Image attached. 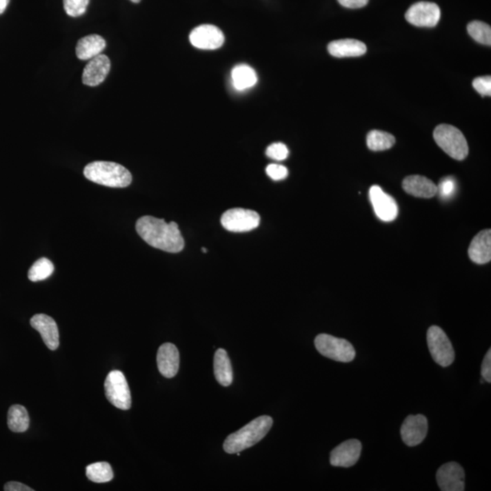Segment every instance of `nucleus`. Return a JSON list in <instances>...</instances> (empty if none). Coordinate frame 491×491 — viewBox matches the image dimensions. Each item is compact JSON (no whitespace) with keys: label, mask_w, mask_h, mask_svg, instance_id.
I'll use <instances>...</instances> for the list:
<instances>
[{"label":"nucleus","mask_w":491,"mask_h":491,"mask_svg":"<svg viewBox=\"0 0 491 491\" xmlns=\"http://www.w3.org/2000/svg\"><path fill=\"white\" fill-rule=\"evenodd\" d=\"M137 232L151 247L170 253L181 252L184 239L176 222L167 223L164 219L144 216L137 221Z\"/></svg>","instance_id":"nucleus-1"},{"label":"nucleus","mask_w":491,"mask_h":491,"mask_svg":"<svg viewBox=\"0 0 491 491\" xmlns=\"http://www.w3.org/2000/svg\"><path fill=\"white\" fill-rule=\"evenodd\" d=\"M272 425L273 419L271 417H259L241 430L230 434L224 442V450L228 454H236L250 449L264 439Z\"/></svg>","instance_id":"nucleus-2"},{"label":"nucleus","mask_w":491,"mask_h":491,"mask_svg":"<svg viewBox=\"0 0 491 491\" xmlns=\"http://www.w3.org/2000/svg\"><path fill=\"white\" fill-rule=\"evenodd\" d=\"M84 176L94 183L110 188H126L132 181L130 171L115 162L95 161L88 164Z\"/></svg>","instance_id":"nucleus-3"},{"label":"nucleus","mask_w":491,"mask_h":491,"mask_svg":"<svg viewBox=\"0 0 491 491\" xmlns=\"http://www.w3.org/2000/svg\"><path fill=\"white\" fill-rule=\"evenodd\" d=\"M433 137L437 145L456 161H463L469 155L466 138L459 128L441 124L435 128Z\"/></svg>","instance_id":"nucleus-4"},{"label":"nucleus","mask_w":491,"mask_h":491,"mask_svg":"<svg viewBox=\"0 0 491 491\" xmlns=\"http://www.w3.org/2000/svg\"><path fill=\"white\" fill-rule=\"evenodd\" d=\"M317 350L322 356L339 362H351L355 359L356 351L347 339L336 338L328 334H319L315 339Z\"/></svg>","instance_id":"nucleus-5"},{"label":"nucleus","mask_w":491,"mask_h":491,"mask_svg":"<svg viewBox=\"0 0 491 491\" xmlns=\"http://www.w3.org/2000/svg\"><path fill=\"white\" fill-rule=\"evenodd\" d=\"M428 347L437 364L449 367L455 359V351L449 337L441 328L431 326L427 333Z\"/></svg>","instance_id":"nucleus-6"},{"label":"nucleus","mask_w":491,"mask_h":491,"mask_svg":"<svg viewBox=\"0 0 491 491\" xmlns=\"http://www.w3.org/2000/svg\"><path fill=\"white\" fill-rule=\"evenodd\" d=\"M106 397L113 406L119 410H128L131 407L130 387L124 374L119 370L108 373L105 381Z\"/></svg>","instance_id":"nucleus-7"},{"label":"nucleus","mask_w":491,"mask_h":491,"mask_svg":"<svg viewBox=\"0 0 491 491\" xmlns=\"http://www.w3.org/2000/svg\"><path fill=\"white\" fill-rule=\"evenodd\" d=\"M261 223V216L256 211L245 208H230L221 217L223 228L231 232H248Z\"/></svg>","instance_id":"nucleus-8"},{"label":"nucleus","mask_w":491,"mask_h":491,"mask_svg":"<svg viewBox=\"0 0 491 491\" xmlns=\"http://www.w3.org/2000/svg\"><path fill=\"white\" fill-rule=\"evenodd\" d=\"M439 6L432 2H418L407 10L405 19L411 25L421 28H434L441 19Z\"/></svg>","instance_id":"nucleus-9"},{"label":"nucleus","mask_w":491,"mask_h":491,"mask_svg":"<svg viewBox=\"0 0 491 491\" xmlns=\"http://www.w3.org/2000/svg\"><path fill=\"white\" fill-rule=\"evenodd\" d=\"M190 41L199 50H213L222 47L225 42L223 32L214 25H201L190 34Z\"/></svg>","instance_id":"nucleus-10"},{"label":"nucleus","mask_w":491,"mask_h":491,"mask_svg":"<svg viewBox=\"0 0 491 491\" xmlns=\"http://www.w3.org/2000/svg\"><path fill=\"white\" fill-rule=\"evenodd\" d=\"M370 199L374 211L381 221H395L399 214V206L392 197L385 193L379 186L374 185L370 190Z\"/></svg>","instance_id":"nucleus-11"},{"label":"nucleus","mask_w":491,"mask_h":491,"mask_svg":"<svg viewBox=\"0 0 491 491\" xmlns=\"http://www.w3.org/2000/svg\"><path fill=\"white\" fill-rule=\"evenodd\" d=\"M428 430L429 424L426 417L421 414L408 416L401 429L402 441L407 446H418L426 438Z\"/></svg>","instance_id":"nucleus-12"},{"label":"nucleus","mask_w":491,"mask_h":491,"mask_svg":"<svg viewBox=\"0 0 491 491\" xmlns=\"http://www.w3.org/2000/svg\"><path fill=\"white\" fill-rule=\"evenodd\" d=\"M437 482L442 491H463L465 490V471L456 462L442 465L437 471Z\"/></svg>","instance_id":"nucleus-13"},{"label":"nucleus","mask_w":491,"mask_h":491,"mask_svg":"<svg viewBox=\"0 0 491 491\" xmlns=\"http://www.w3.org/2000/svg\"><path fill=\"white\" fill-rule=\"evenodd\" d=\"M361 450V441L358 439H348L331 451L330 464L333 467H352L359 461Z\"/></svg>","instance_id":"nucleus-14"},{"label":"nucleus","mask_w":491,"mask_h":491,"mask_svg":"<svg viewBox=\"0 0 491 491\" xmlns=\"http://www.w3.org/2000/svg\"><path fill=\"white\" fill-rule=\"evenodd\" d=\"M33 328L38 330L43 341L50 350H56L59 346V332L58 325L51 317L45 314H37L30 319Z\"/></svg>","instance_id":"nucleus-15"},{"label":"nucleus","mask_w":491,"mask_h":491,"mask_svg":"<svg viewBox=\"0 0 491 491\" xmlns=\"http://www.w3.org/2000/svg\"><path fill=\"white\" fill-rule=\"evenodd\" d=\"M110 61L106 55L99 54L90 59L82 74V81L85 85L96 87L101 84L110 73Z\"/></svg>","instance_id":"nucleus-16"},{"label":"nucleus","mask_w":491,"mask_h":491,"mask_svg":"<svg viewBox=\"0 0 491 491\" xmlns=\"http://www.w3.org/2000/svg\"><path fill=\"white\" fill-rule=\"evenodd\" d=\"M157 362L159 372L165 378L171 379L177 375L179 368V352L172 343H164L159 348Z\"/></svg>","instance_id":"nucleus-17"},{"label":"nucleus","mask_w":491,"mask_h":491,"mask_svg":"<svg viewBox=\"0 0 491 491\" xmlns=\"http://www.w3.org/2000/svg\"><path fill=\"white\" fill-rule=\"evenodd\" d=\"M469 256L474 263H489L491 259L490 230H482L474 237L470 245Z\"/></svg>","instance_id":"nucleus-18"},{"label":"nucleus","mask_w":491,"mask_h":491,"mask_svg":"<svg viewBox=\"0 0 491 491\" xmlns=\"http://www.w3.org/2000/svg\"><path fill=\"white\" fill-rule=\"evenodd\" d=\"M402 188L410 195L421 199L433 198L438 191L437 185L432 181L419 175L407 177L402 182Z\"/></svg>","instance_id":"nucleus-19"},{"label":"nucleus","mask_w":491,"mask_h":491,"mask_svg":"<svg viewBox=\"0 0 491 491\" xmlns=\"http://www.w3.org/2000/svg\"><path fill=\"white\" fill-rule=\"evenodd\" d=\"M328 50L331 56L336 58H353L361 57L367 52L366 45L357 39H339L330 42Z\"/></svg>","instance_id":"nucleus-20"},{"label":"nucleus","mask_w":491,"mask_h":491,"mask_svg":"<svg viewBox=\"0 0 491 491\" xmlns=\"http://www.w3.org/2000/svg\"><path fill=\"white\" fill-rule=\"evenodd\" d=\"M106 41L101 36L90 35L79 39L76 47L77 57L81 61H90L101 54L106 48Z\"/></svg>","instance_id":"nucleus-21"},{"label":"nucleus","mask_w":491,"mask_h":491,"mask_svg":"<svg viewBox=\"0 0 491 491\" xmlns=\"http://www.w3.org/2000/svg\"><path fill=\"white\" fill-rule=\"evenodd\" d=\"M214 374L221 386L228 387L233 382V371L230 357L223 348H219L214 357Z\"/></svg>","instance_id":"nucleus-22"},{"label":"nucleus","mask_w":491,"mask_h":491,"mask_svg":"<svg viewBox=\"0 0 491 491\" xmlns=\"http://www.w3.org/2000/svg\"><path fill=\"white\" fill-rule=\"evenodd\" d=\"M231 79L237 90H245L254 87L258 82L255 70L250 66L241 64L236 66L231 71Z\"/></svg>","instance_id":"nucleus-23"},{"label":"nucleus","mask_w":491,"mask_h":491,"mask_svg":"<svg viewBox=\"0 0 491 491\" xmlns=\"http://www.w3.org/2000/svg\"><path fill=\"white\" fill-rule=\"evenodd\" d=\"M8 428L13 432H25L30 427V416L21 405H13L8 410Z\"/></svg>","instance_id":"nucleus-24"},{"label":"nucleus","mask_w":491,"mask_h":491,"mask_svg":"<svg viewBox=\"0 0 491 491\" xmlns=\"http://www.w3.org/2000/svg\"><path fill=\"white\" fill-rule=\"evenodd\" d=\"M395 141L393 135L381 130H371L367 136L368 148L373 151L390 150L395 144Z\"/></svg>","instance_id":"nucleus-25"},{"label":"nucleus","mask_w":491,"mask_h":491,"mask_svg":"<svg viewBox=\"0 0 491 491\" xmlns=\"http://www.w3.org/2000/svg\"><path fill=\"white\" fill-rule=\"evenodd\" d=\"M88 479L96 483H105L112 481L114 474L112 468L108 462H97L88 465L86 469Z\"/></svg>","instance_id":"nucleus-26"},{"label":"nucleus","mask_w":491,"mask_h":491,"mask_svg":"<svg viewBox=\"0 0 491 491\" xmlns=\"http://www.w3.org/2000/svg\"><path fill=\"white\" fill-rule=\"evenodd\" d=\"M54 265L50 259L41 258L38 259L28 271V279L33 282L45 281L50 278L54 272Z\"/></svg>","instance_id":"nucleus-27"},{"label":"nucleus","mask_w":491,"mask_h":491,"mask_svg":"<svg viewBox=\"0 0 491 491\" xmlns=\"http://www.w3.org/2000/svg\"><path fill=\"white\" fill-rule=\"evenodd\" d=\"M471 38L482 45H491V28L486 23L475 21L470 22L467 27Z\"/></svg>","instance_id":"nucleus-28"},{"label":"nucleus","mask_w":491,"mask_h":491,"mask_svg":"<svg viewBox=\"0 0 491 491\" xmlns=\"http://www.w3.org/2000/svg\"><path fill=\"white\" fill-rule=\"evenodd\" d=\"M90 0H63L64 10L68 16L78 18L85 14Z\"/></svg>","instance_id":"nucleus-29"},{"label":"nucleus","mask_w":491,"mask_h":491,"mask_svg":"<svg viewBox=\"0 0 491 491\" xmlns=\"http://www.w3.org/2000/svg\"><path fill=\"white\" fill-rule=\"evenodd\" d=\"M290 151L286 145L277 142V143L268 146L266 150V155L268 158L274 159V161H285L288 157Z\"/></svg>","instance_id":"nucleus-30"},{"label":"nucleus","mask_w":491,"mask_h":491,"mask_svg":"<svg viewBox=\"0 0 491 491\" xmlns=\"http://www.w3.org/2000/svg\"><path fill=\"white\" fill-rule=\"evenodd\" d=\"M437 188H438L437 193H439L442 199H450L455 193L457 183L455 179L449 177V178L441 179Z\"/></svg>","instance_id":"nucleus-31"},{"label":"nucleus","mask_w":491,"mask_h":491,"mask_svg":"<svg viewBox=\"0 0 491 491\" xmlns=\"http://www.w3.org/2000/svg\"><path fill=\"white\" fill-rule=\"evenodd\" d=\"M473 88L481 96H491V78L490 76L479 77L472 82Z\"/></svg>","instance_id":"nucleus-32"},{"label":"nucleus","mask_w":491,"mask_h":491,"mask_svg":"<svg viewBox=\"0 0 491 491\" xmlns=\"http://www.w3.org/2000/svg\"><path fill=\"white\" fill-rule=\"evenodd\" d=\"M267 175L273 181H282L287 178L288 170L285 166L279 164H270L266 168Z\"/></svg>","instance_id":"nucleus-33"},{"label":"nucleus","mask_w":491,"mask_h":491,"mask_svg":"<svg viewBox=\"0 0 491 491\" xmlns=\"http://www.w3.org/2000/svg\"><path fill=\"white\" fill-rule=\"evenodd\" d=\"M481 375L485 381L491 382V350L488 351L482 362Z\"/></svg>","instance_id":"nucleus-34"},{"label":"nucleus","mask_w":491,"mask_h":491,"mask_svg":"<svg viewBox=\"0 0 491 491\" xmlns=\"http://www.w3.org/2000/svg\"><path fill=\"white\" fill-rule=\"evenodd\" d=\"M342 7L347 8H361L367 6L370 0H338Z\"/></svg>","instance_id":"nucleus-35"},{"label":"nucleus","mask_w":491,"mask_h":491,"mask_svg":"<svg viewBox=\"0 0 491 491\" xmlns=\"http://www.w3.org/2000/svg\"><path fill=\"white\" fill-rule=\"evenodd\" d=\"M4 490L6 491H34L31 488L26 486L21 482L10 481L5 485Z\"/></svg>","instance_id":"nucleus-36"},{"label":"nucleus","mask_w":491,"mask_h":491,"mask_svg":"<svg viewBox=\"0 0 491 491\" xmlns=\"http://www.w3.org/2000/svg\"><path fill=\"white\" fill-rule=\"evenodd\" d=\"M10 1V0H0V15H1L2 13H4V11L6 10V8H7Z\"/></svg>","instance_id":"nucleus-37"},{"label":"nucleus","mask_w":491,"mask_h":491,"mask_svg":"<svg viewBox=\"0 0 491 491\" xmlns=\"http://www.w3.org/2000/svg\"><path fill=\"white\" fill-rule=\"evenodd\" d=\"M130 1H132L133 3H139L141 0H130Z\"/></svg>","instance_id":"nucleus-38"},{"label":"nucleus","mask_w":491,"mask_h":491,"mask_svg":"<svg viewBox=\"0 0 491 491\" xmlns=\"http://www.w3.org/2000/svg\"><path fill=\"white\" fill-rule=\"evenodd\" d=\"M202 250H203L205 253L207 252V250H206L205 248H202Z\"/></svg>","instance_id":"nucleus-39"}]
</instances>
